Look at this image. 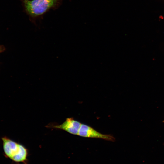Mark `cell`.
<instances>
[{
	"instance_id": "cell-1",
	"label": "cell",
	"mask_w": 164,
	"mask_h": 164,
	"mask_svg": "<svg viewBox=\"0 0 164 164\" xmlns=\"http://www.w3.org/2000/svg\"><path fill=\"white\" fill-rule=\"evenodd\" d=\"M24 9L31 20L34 22L51 9L59 7L62 0H22Z\"/></svg>"
},
{
	"instance_id": "cell-3",
	"label": "cell",
	"mask_w": 164,
	"mask_h": 164,
	"mask_svg": "<svg viewBox=\"0 0 164 164\" xmlns=\"http://www.w3.org/2000/svg\"><path fill=\"white\" fill-rule=\"evenodd\" d=\"M78 135L84 137L100 138L111 141L115 140V138L111 135L102 134L84 124H81Z\"/></svg>"
},
{
	"instance_id": "cell-5",
	"label": "cell",
	"mask_w": 164,
	"mask_h": 164,
	"mask_svg": "<svg viewBox=\"0 0 164 164\" xmlns=\"http://www.w3.org/2000/svg\"><path fill=\"white\" fill-rule=\"evenodd\" d=\"M163 122H164V120L163 121Z\"/></svg>"
},
{
	"instance_id": "cell-4",
	"label": "cell",
	"mask_w": 164,
	"mask_h": 164,
	"mask_svg": "<svg viewBox=\"0 0 164 164\" xmlns=\"http://www.w3.org/2000/svg\"><path fill=\"white\" fill-rule=\"evenodd\" d=\"M81 124L72 118H68L61 125L53 126V128L62 129L70 134L78 135Z\"/></svg>"
},
{
	"instance_id": "cell-2",
	"label": "cell",
	"mask_w": 164,
	"mask_h": 164,
	"mask_svg": "<svg viewBox=\"0 0 164 164\" xmlns=\"http://www.w3.org/2000/svg\"><path fill=\"white\" fill-rule=\"evenodd\" d=\"M2 139L4 152L7 157L17 162H24L27 160L28 150L24 146L6 137Z\"/></svg>"
}]
</instances>
